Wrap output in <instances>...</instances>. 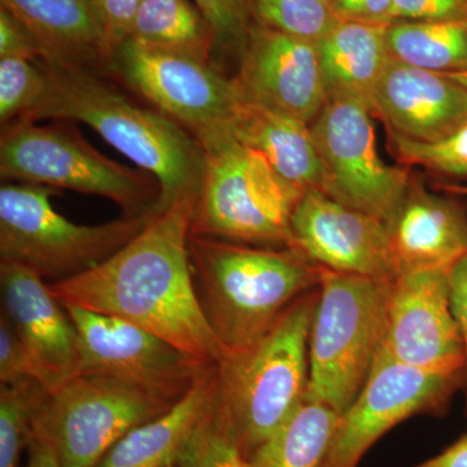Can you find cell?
Masks as SVG:
<instances>
[{"instance_id": "cell-1", "label": "cell", "mask_w": 467, "mask_h": 467, "mask_svg": "<svg viewBox=\"0 0 467 467\" xmlns=\"http://www.w3.org/2000/svg\"><path fill=\"white\" fill-rule=\"evenodd\" d=\"M198 196L175 202L100 265L48 282L63 306L124 319L207 365L225 356L196 291L189 241Z\"/></svg>"}, {"instance_id": "cell-2", "label": "cell", "mask_w": 467, "mask_h": 467, "mask_svg": "<svg viewBox=\"0 0 467 467\" xmlns=\"http://www.w3.org/2000/svg\"><path fill=\"white\" fill-rule=\"evenodd\" d=\"M39 66L46 76L45 94L18 121L52 119L90 126L158 181L160 198L149 218L181 199L199 195L204 150L192 131L159 110L134 103L92 69L57 60H41Z\"/></svg>"}, {"instance_id": "cell-3", "label": "cell", "mask_w": 467, "mask_h": 467, "mask_svg": "<svg viewBox=\"0 0 467 467\" xmlns=\"http://www.w3.org/2000/svg\"><path fill=\"white\" fill-rule=\"evenodd\" d=\"M189 250L202 310L225 355L256 342L321 276V266L288 247L259 250L192 235Z\"/></svg>"}, {"instance_id": "cell-4", "label": "cell", "mask_w": 467, "mask_h": 467, "mask_svg": "<svg viewBox=\"0 0 467 467\" xmlns=\"http://www.w3.org/2000/svg\"><path fill=\"white\" fill-rule=\"evenodd\" d=\"M318 287L303 295L269 331L217 365V411L245 457L306 401L309 334Z\"/></svg>"}, {"instance_id": "cell-5", "label": "cell", "mask_w": 467, "mask_h": 467, "mask_svg": "<svg viewBox=\"0 0 467 467\" xmlns=\"http://www.w3.org/2000/svg\"><path fill=\"white\" fill-rule=\"evenodd\" d=\"M204 171L192 235L292 247L291 220L304 192L243 143L230 122L193 134Z\"/></svg>"}, {"instance_id": "cell-6", "label": "cell", "mask_w": 467, "mask_h": 467, "mask_svg": "<svg viewBox=\"0 0 467 467\" xmlns=\"http://www.w3.org/2000/svg\"><path fill=\"white\" fill-rule=\"evenodd\" d=\"M389 284L321 267L306 400L342 416L358 398L382 346Z\"/></svg>"}, {"instance_id": "cell-7", "label": "cell", "mask_w": 467, "mask_h": 467, "mask_svg": "<svg viewBox=\"0 0 467 467\" xmlns=\"http://www.w3.org/2000/svg\"><path fill=\"white\" fill-rule=\"evenodd\" d=\"M69 124L16 121L3 126L2 177L101 196L119 205L124 216L149 217L160 198L158 181L107 158Z\"/></svg>"}, {"instance_id": "cell-8", "label": "cell", "mask_w": 467, "mask_h": 467, "mask_svg": "<svg viewBox=\"0 0 467 467\" xmlns=\"http://www.w3.org/2000/svg\"><path fill=\"white\" fill-rule=\"evenodd\" d=\"M52 187L8 183L0 189V261L27 267L43 279L63 281L88 272L133 241L149 217L124 216L79 225L58 213Z\"/></svg>"}, {"instance_id": "cell-9", "label": "cell", "mask_w": 467, "mask_h": 467, "mask_svg": "<svg viewBox=\"0 0 467 467\" xmlns=\"http://www.w3.org/2000/svg\"><path fill=\"white\" fill-rule=\"evenodd\" d=\"M182 398L109 378L77 376L47 393L33 431L52 442L61 467H97L119 439Z\"/></svg>"}, {"instance_id": "cell-10", "label": "cell", "mask_w": 467, "mask_h": 467, "mask_svg": "<svg viewBox=\"0 0 467 467\" xmlns=\"http://www.w3.org/2000/svg\"><path fill=\"white\" fill-rule=\"evenodd\" d=\"M370 109L348 98L328 99L310 124L322 165L321 192L386 223L407 192L408 169L389 167L377 150Z\"/></svg>"}, {"instance_id": "cell-11", "label": "cell", "mask_w": 467, "mask_h": 467, "mask_svg": "<svg viewBox=\"0 0 467 467\" xmlns=\"http://www.w3.org/2000/svg\"><path fill=\"white\" fill-rule=\"evenodd\" d=\"M463 383V373L410 367L380 348L358 398L340 416L326 467H358L399 423L418 414L444 413Z\"/></svg>"}, {"instance_id": "cell-12", "label": "cell", "mask_w": 467, "mask_h": 467, "mask_svg": "<svg viewBox=\"0 0 467 467\" xmlns=\"http://www.w3.org/2000/svg\"><path fill=\"white\" fill-rule=\"evenodd\" d=\"M64 306L76 328L78 376L109 378L182 398L214 367L124 319Z\"/></svg>"}, {"instance_id": "cell-13", "label": "cell", "mask_w": 467, "mask_h": 467, "mask_svg": "<svg viewBox=\"0 0 467 467\" xmlns=\"http://www.w3.org/2000/svg\"><path fill=\"white\" fill-rule=\"evenodd\" d=\"M110 67L159 112L196 134L232 121L242 92L209 63L142 47L126 39Z\"/></svg>"}, {"instance_id": "cell-14", "label": "cell", "mask_w": 467, "mask_h": 467, "mask_svg": "<svg viewBox=\"0 0 467 467\" xmlns=\"http://www.w3.org/2000/svg\"><path fill=\"white\" fill-rule=\"evenodd\" d=\"M380 348L410 367L463 373L465 350L451 309V270H422L389 279Z\"/></svg>"}, {"instance_id": "cell-15", "label": "cell", "mask_w": 467, "mask_h": 467, "mask_svg": "<svg viewBox=\"0 0 467 467\" xmlns=\"http://www.w3.org/2000/svg\"><path fill=\"white\" fill-rule=\"evenodd\" d=\"M292 250L333 272L393 278L384 221L346 207L318 189L301 196L291 220Z\"/></svg>"}, {"instance_id": "cell-16", "label": "cell", "mask_w": 467, "mask_h": 467, "mask_svg": "<svg viewBox=\"0 0 467 467\" xmlns=\"http://www.w3.org/2000/svg\"><path fill=\"white\" fill-rule=\"evenodd\" d=\"M236 85L244 99L312 124L328 101L317 43L251 24Z\"/></svg>"}, {"instance_id": "cell-17", "label": "cell", "mask_w": 467, "mask_h": 467, "mask_svg": "<svg viewBox=\"0 0 467 467\" xmlns=\"http://www.w3.org/2000/svg\"><path fill=\"white\" fill-rule=\"evenodd\" d=\"M2 313L14 326L32 362L34 378L48 392L78 376V344L66 306L42 276L0 261Z\"/></svg>"}, {"instance_id": "cell-18", "label": "cell", "mask_w": 467, "mask_h": 467, "mask_svg": "<svg viewBox=\"0 0 467 467\" xmlns=\"http://www.w3.org/2000/svg\"><path fill=\"white\" fill-rule=\"evenodd\" d=\"M370 110L391 133L438 142L466 124L467 88L441 73L391 58L374 88Z\"/></svg>"}, {"instance_id": "cell-19", "label": "cell", "mask_w": 467, "mask_h": 467, "mask_svg": "<svg viewBox=\"0 0 467 467\" xmlns=\"http://www.w3.org/2000/svg\"><path fill=\"white\" fill-rule=\"evenodd\" d=\"M386 226L393 276L451 270L467 254L466 212L413 178Z\"/></svg>"}, {"instance_id": "cell-20", "label": "cell", "mask_w": 467, "mask_h": 467, "mask_svg": "<svg viewBox=\"0 0 467 467\" xmlns=\"http://www.w3.org/2000/svg\"><path fill=\"white\" fill-rule=\"evenodd\" d=\"M2 8L32 33L41 60L110 67L113 47L90 0H0Z\"/></svg>"}, {"instance_id": "cell-21", "label": "cell", "mask_w": 467, "mask_h": 467, "mask_svg": "<svg viewBox=\"0 0 467 467\" xmlns=\"http://www.w3.org/2000/svg\"><path fill=\"white\" fill-rule=\"evenodd\" d=\"M216 400L214 365L174 407L119 439L97 467H178L187 441Z\"/></svg>"}, {"instance_id": "cell-22", "label": "cell", "mask_w": 467, "mask_h": 467, "mask_svg": "<svg viewBox=\"0 0 467 467\" xmlns=\"http://www.w3.org/2000/svg\"><path fill=\"white\" fill-rule=\"evenodd\" d=\"M230 125L243 143L259 150L285 180L301 192L321 189L324 174L310 125L244 98Z\"/></svg>"}, {"instance_id": "cell-23", "label": "cell", "mask_w": 467, "mask_h": 467, "mask_svg": "<svg viewBox=\"0 0 467 467\" xmlns=\"http://www.w3.org/2000/svg\"><path fill=\"white\" fill-rule=\"evenodd\" d=\"M386 29L387 26L337 21L317 42L328 99L348 98L362 101L370 109L374 88L391 60Z\"/></svg>"}, {"instance_id": "cell-24", "label": "cell", "mask_w": 467, "mask_h": 467, "mask_svg": "<svg viewBox=\"0 0 467 467\" xmlns=\"http://www.w3.org/2000/svg\"><path fill=\"white\" fill-rule=\"evenodd\" d=\"M128 39L150 48L209 63L217 39L192 0H143Z\"/></svg>"}, {"instance_id": "cell-25", "label": "cell", "mask_w": 467, "mask_h": 467, "mask_svg": "<svg viewBox=\"0 0 467 467\" xmlns=\"http://www.w3.org/2000/svg\"><path fill=\"white\" fill-rule=\"evenodd\" d=\"M340 414L321 402L306 400L290 420L259 445L250 467H326Z\"/></svg>"}, {"instance_id": "cell-26", "label": "cell", "mask_w": 467, "mask_h": 467, "mask_svg": "<svg viewBox=\"0 0 467 467\" xmlns=\"http://www.w3.org/2000/svg\"><path fill=\"white\" fill-rule=\"evenodd\" d=\"M386 39L393 60L442 75L467 72V20L396 21Z\"/></svg>"}, {"instance_id": "cell-27", "label": "cell", "mask_w": 467, "mask_h": 467, "mask_svg": "<svg viewBox=\"0 0 467 467\" xmlns=\"http://www.w3.org/2000/svg\"><path fill=\"white\" fill-rule=\"evenodd\" d=\"M36 380L0 384V467H18L32 438L34 417L47 396Z\"/></svg>"}, {"instance_id": "cell-28", "label": "cell", "mask_w": 467, "mask_h": 467, "mask_svg": "<svg viewBox=\"0 0 467 467\" xmlns=\"http://www.w3.org/2000/svg\"><path fill=\"white\" fill-rule=\"evenodd\" d=\"M252 24L317 43L337 23L322 0H247Z\"/></svg>"}, {"instance_id": "cell-29", "label": "cell", "mask_w": 467, "mask_h": 467, "mask_svg": "<svg viewBox=\"0 0 467 467\" xmlns=\"http://www.w3.org/2000/svg\"><path fill=\"white\" fill-rule=\"evenodd\" d=\"M46 76L36 61L0 58V122L2 126L24 119L42 99Z\"/></svg>"}, {"instance_id": "cell-30", "label": "cell", "mask_w": 467, "mask_h": 467, "mask_svg": "<svg viewBox=\"0 0 467 467\" xmlns=\"http://www.w3.org/2000/svg\"><path fill=\"white\" fill-rule=\"evenodd\" d=\"M178 467H250L241 445L218 416L217 400L187 441Z\"/></svg>"}, {"instance_id": "cell-31", "label": "cell", "mask_w": 467, "mask_h": 467, "mask_svg": "<svg viewBox=\"0 0 467 467\" xmlns=\"http://www.w3.org/2000/svg\"><path fill=\"white\" fill-rule=\"evenodd\" d=\"M389 138L396 158L402 164L467 177V122L438 142H416L391 131H389Z\"/></svg>"}, {"instance_id": "cell-32", "label": "cell", "mask_w": 467, "mask_h": 467, "mask_svg": "<svg viewBox=\"0 0 467 467\" xmlns=\"http://www.w3.org/2000/svg\"><path fill=\"white\" fill-rule=\"evenodd\" d=\"M207 18L217 43L243 50L251 27L247 0H192Z\"/></svg>"}, {"instance_id": "cell-33", "label": "cell", "mask_w": 467, "mask_h": 467, "mask_svg": "<svg viewBox=\"0 0 467 467\" xmlns=\"http://www.w3.org/2000/svg\"><path fill=\"white\" fill-rule=\"evenodd\" d=\"M33 379L34 371L29 355L14 326L0 315V384H12Z\"/></svg>"}, {"instance_id": "cell-34", "label": "cell", "mask_w": 467, "mask_h": 467, "mask_svg": "<svg viewBox=\"0 0 467 467\" xmlns=\"http://www.w3.org/2000/svg\"><path fill=\"white\" fill-rule=\"evenodd\" d=\"M396 21L467 20V0H395Z\"/></svg>"}, {"instance_id": "cell-35", "label": "cell", "mask_w": 467, "mask_h": 467, "mask_svg": "<svg viewBox=\"0 0 467 467\" xmlns=\"http://www.w3.org/2000/svg\"><path fill=\"white\" fill-rule=\"evenodd\" d=\"M90 2L115 51L117 46L128 39L134 18L143 0H90Z\"/></svg>"}, {"instance_id": "cell-36", "label": "cell", "mask_w": 467, "mask_h": 467, "mask_svg": "<svg viewBox=\"0 0 467 467\" xmlns=\"http://www.w3.org/2000/svg\"><path fill=\"white\" fill-rule=\"evenodd\" d=\"M331 11L339 21L389 26L396 23L395 0H333Z\"/></svg>"}, {"instance_id": "cell-37", "label": "cell", "mask_w": 467, "mask_h": 467, "mask_svg": "<svg viewBox=\"0 0 467 467\" xmlns=\"http://www.w3.org/2000/svg\"><path fill=\"white\" fill-rule=\"evenodd\" d=\"M21 57L41 60L43 50L32 33L16 17L0 8V58Z\"/></svg>"}, {"instance_id": "cell-38", "label": "cell", "mask_w": 467, "mask_h": 467, "mask_svg": "<svg viewBox=\"0 0 467 467\" xmlns=\"http://www.w3.org/2000/svg\"><path fill=\"white\" fill-rule=\"evenodd\" d=\"M451 309H453L454 317L459 325L463 350H465V368H463L465 383L463 386L466 389L467 414V254L451 269Z\"/></svg>"}, {"instance_id": "cell-39", "label": "cell", "mask_w": 467, "mask_h": 467, "mask_svg": "<svg viewBox=\"0 0 467 467\" xmlns=\"http://www.w3.org/2000/svg\"><path fill=\"white\" fill-rule=\"evenodd\" d=\"M27 450H29L27 467H61L54 445L38 432H32Z\"/></svg>"}, {"instance_id": "cell-40", "label": "cell", "mask_w": 467, "mask_h": 467, "mask_svg": "<svg viewBox=\"0 0 467 467\" xmlns=\"http://www.w3.org/2000/svg\"><path fill=\"white\" fill-rule=\"evenodd\" d=\"M414 467H467V435L461 436L441 453Z\"/></svg>"}, {"instance_id": "cell-41", "label": "cell", "mask_w": 467, "mask_h": 467, "mask_svg": "<svg viewBox=\"0 0 467 467\" xmlns=\"http://www.w3.org/2000/svg\"><path fill=\"white\" fill-rule=\"evenodd\" d=\"M442 75V73H441ZM445 76L451 77L454 81L459 82L463 88H467V72L462 73H444Z\"/></svg>"}, {"instance_id": "cell-42", "label": "cell", "mask_w": 467, "mask_h": 467, "mask_svg": "<svg viewBox=\"0 0 467 467\" xmlns=\"http://www.w3.org/2000/svg\"><path fill=\"white\" fill-rule=\"evenodd\" d=\"M444 189L451 193H460V195L467 196V186H445Z\"/></svg>"}, {"instance_id": "cell-43", "label": "cell", "mask_w": 467, "mask_h": 467, "mask_svg": "<svg viewBox=\"0 0 467 467\" xmlns=\"http://www.w3.org/2000/svg\"><path fill=\"white\" fill-rule=\"evenodd\" d=\"M322 2L326 3V5H330L331 2H333V0H322Z\"/></svg>"}]
</instances>
